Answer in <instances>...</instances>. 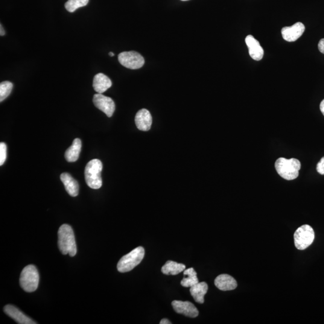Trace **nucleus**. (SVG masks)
<instances>
[{
    "instance_id": "3",
    "label": "nucleus",
    "mask_w": 324,
    "mask_h": 324,
    "mask_svg": "<svg viewBox=\"0 0 324 324\" xmlns=\"http://www.w3.org/2000/svg\"><path fill=\"white\" fill-rule=\"evenodd\" d=\"M102 169L103 165L100 160L93 159L87 163L85 169V179L90 188L99 189L101 188Z\"/></svg>"
},
{
    "instance_id": "21",
    "label": "nucleus",
    "mask_w": 324,
    "mask_h": 324,
    "mask_svg": "<svg viewBox=\"0 0 324 324\" xmlns=\"http://www.w3.org/2000/svg\"><path fill=\"white\" fill-rule=\"evenodd\" d=\"M89 0H68L66 2L65 8L69 12L73 13L78 8L86 6Z\"/></svg>"
},
{
    "instance_id": "17",
    "label": "nucleus",
    "mask_w": 324,
    "mask_h": 324,
    "mask_svg": "<svg viewBox=\"0 0 324 324\" xmlns=\"http://www.w3.org/2000/svg\"><path fill=\"white\" fill-rule=\"evenodd\" d=\"M208 289V285L206 282H201L191 287L190 292L195 302L203 304L204 303V296L207 294Z\"/></svg>"
},
{
    "instance_id": "25",
    "label": "nucleus",
    "mask_w": 324,
    "mask_h": 324,
    "mask_svg": "<svg viewBox=\"0 0 324 324\" xmlns=\"http://www.w3.org/2000/svg\"><path fill=\"white\" fill-rule=\"evenodd\" d=\"M318 49L319 51L324 54V39H322L320 41L319 43H318Z\"/></svg>"
},
{
    "instance_id": "29",
    "label": "nucleus",
    "mask_w": 324,
    "mask_h": 324,
    "mask_svg": "<svg viewBox=\"0 0 324 324\" xmlns=\"http://www.w3.org/2000/svg\"><path fill=\"white\" fill-rule=\"evenodd\" d=\"M109 54L110 57L114 56V54H113V52H109Z\"/></svg>"
},
{
    "instance_id": "5",
    "label": "nucleus",
    "mask_w": 324,
    "mask_h": 324,
    "mask_svg": "<svg viewBox=\"0 0 324 324\" xmlns=\"http://www.w3.org/2000/svg\"><path fill=\"white\" fill-rule=\"evenodd\" d=\"M20 287L27 293L36 291L39 283V274L37 268L33 265L25 267L20 274Z\"/></svg>"
},
{
    "instance_id": "20",
    "label": "nucleus",
    "mask_w": 324,
    "mask_h": 324,
    "mask_svg": "<svg viewBox=\"0 0 324 324\" xmlns=\"http://www.w3.org/2000/svg\"><path fill=\"white\" fill-rule=\"evenodd\" d=\"M183 279L181 282V285L184 287L191 288L199 283L197 277V273L194 268H190L184 271Z\"/></svg>"
},
{
    "instance_id": "14",
    "label": "nucleus",
    "mask_w": 324,
    "mask_h": 324,
    "mask_svg": "<svg viewBox=\"0 0 324 324\" xmlns=\"http://www.w3.org/2000/svg\"><path fill=\"white\" fill-rule=\"evenodd\" d=\"M215 284L218 290L223 291H232L237 287V282L235 279L226 274H220L216 277Z\"/></svg>"
},
{
    "instance_id": "19",
    "label": "nucleus",
    "mask_w": 324,
    "mask_h": 324,
    "mask_svg": "<svg viewBox=\"0 0 324 324\" xmlns=\"http://www.w3.org/2000/svg\"><path fill=\"white\" fill-rule=\"evenodd\" d=\"M186 269V265L176 262L168 261L162 268V272L166 275H177Z\"/></svg>"
},
{
    "instance_id": "28",
    "label": "nucleus",
    "mask_w": 324,
    "mask_h": 324,
    "mask_svg": "<svg viewBox=\"0 0 324 324\" xmlns=\"http://www.w3.org/2000/svg\"><path fill=\"white\" fill-rule=\"evenodd\" d=\"M0 29H1V31H0V35H1V36H3L5 34V31L4 30L3 27H2V25H0Z\"/></svg>"
},
{
    "instance_id": "10",
    "label": "nucleus",
    "mask_w": 324,
    "mask_h": 324,
    "mask_svg": "<svg viewBox=\"0 0 324 324\" xmlns=\"http://www.w3.org/2000/svg\"><path fill=\"white\" fill-rule=\"evenodd\" d=\"M305 30V25L302 22H297L291 27H285L282 29L283 38L288 42H295L302 36Z\"/></svg>"
},
{
    "instance_id": "27",
    "label": "nucleus",
    "mask_w": 324,
    "mask_h": 324,
    "mask_svg": "<svg viewBox=\"0 0 324 324\" xmlns=\"http://www.w3.org/2000/svg\"><path fill=\"white\" fill-rule=\"evenodd\" d=\"M160 324H171L172 323L170 322V321H169L167 319H163L162 320H161V321H160Z\"/></svg>"
},
{
    "instance_id": "23",
    "label": "nucleus",
    "mask_w": 324,
    "mask_h": 324,
    "mask_svg": "<svg viewBox=\"0 0 324 324\" xmlns=\"http://www.w3.org/2000/svg\"><path fill=\"white\" fill-rule=\"evenodd\" d=\"M7 158V145L4 142L0 143V165L4 164Z\"/></svg>"
},
{
    "instance_id": "2",
    "label": "nucleus",
    "mask_w": 324,
    "mask_h": 324,
    "mask_svg": "<svg viewBox=\"0 0 324 324\" xmlns=\"http://www.w3.org/2000/svg\"><path fill=\"white\" fill-rule=\"evenodd\" d=\"M275 168L277 173L283 179L293 180L299 177L301 163L297 159H287L280 157L276 160Z\"/></svg>"
},
{
    "instance_id": "4",
    "label": "nucleus",
    "mask_w": 324,
    "mask_h": 324,
    "mask_svg": "<svg viewBox=\"0 0 324 324\" xmlns=\"http://www.w3.org/2000/svg\"><path fill=\"white\" fill-rule=\"evenodd\" d=\"M145 255V250L142 247H136L132 252L122 256L117 264L119 272L126 273L132 270L141 263Z\"/></svg>"
},
{
    "instance_id": "16",
    "label": "nucleus",
    "mask_w": 324,
    "mask_h": 324,
    "mask_svg": "<svg viewBox=\"0 0 324 324\" xmlns=\"http://www.w3.org/2000/svg\"><path fill=\"white\" fill-rule=\"evenodd\" d=\"M60 179L68 194L71 197H77L79 194V185L77 180L68 173L61 174Z\"/></svg>"
},
{
    "instance_id": "6",
    "label": "nucleus",
    "mask_w": 324,
    "mask_h": 324,
    "mask_svg": "<svg viewBox=\"0 0 324 324\" xmlns=\"http://www.w3.org/2000/svg\"><path fill=\"white\" fill-rule=\"evenodd\" d=\"M294 243L297 249L305 250L313 243L315 232L311 226L304 224L296 230L294 235Z\"/></svg>"
},
{
    "instance_id": "9",
    "label": "nucleus",
    "mask_w": 324,
    "mask_h": 324,
    "mask_svg": "<svg viewBox=\"0 0 324 324\" xmlns=\"http://www.w3.org/2000/svg\"><path fill=\"white\" fill-rule=\"evenodd\" d=\"M172 306L177 314H182L190 318H196L199 315V311L194 304L189 302L174 300Z\"/></svg>"
},
{
    "instance_id": "22",
    "label": "nucleus",
    "mask_w": 324,
    "mask_h": 324,
    "mask_svg": "<svg viewBox=\"0 0 324 324\" xmlns=\"http://www.w3.org/2000/svg\"><path fill=\"white\" fill-rule=\"evenodd\" d=\"M13 84L9 81L2 82L0 84V102H2L10 95L12 91Z\"/></svg>"
},
{
    "instance_id": "18",
    "label": "nucleus",
    "mask_w": 324,
    "mask_h": 324,
    "mask_svg": "<svg viewBox=\"0 0 324 324\" xmlns=\"http://www.w3.org/2000/svg\"><path fill=\"white\" fill-rule=\"evenodd\" d=\"M82 143L81 139H75L73 144L65 153V158L69 162H75L79 158L81 150Z\"/></svg>"
},
{
    "instance_id": "13",
    "label": "nucleus",
    "mask_w": 324,
    "mask_h": 324,
    "mask_svg": "<svg viewBox=\"0 0 324 324\" xmlns=\"http://www.w3.org/2000/svg\"><path fill=\"white\" fill-rule=\"evenodd\" d=\"M135 121L137 128L145 132L151 128L153 122L152 116L147 109H142L137 112Z\"/></svg>"
},
{
    "instance_id": "8",
    "label": "nucleus",
    "mask_w": 324,
    "mask_h": 324,
    "mask_svg": "<svg viewBox=\"0 0 324 324\" xmlns=\"http://www.w3.org/2000/svg\"><path fill=\"white\" fill-rule=\"evenodd\" d=\"M93 102L96 108L104 112L108 117H111L115 109L114 102L111 98L98 93L93 97Z\"/></svg>"
},
{
    "instance_id": "30",
    "label": "nucleus",
    "mask_w": 324,
    "mask_h": 324,
    "mask_svg": "<svg viewBox=\"0 0 324 324\" xmlns=\"http://www.w3.org/2000/svg\"><path fill=\"white\" fill-rule=\"evenodd\" d=\"M181 1H188V0H181Z\"/></svg>"
},
{
    "instance_id": "24",
    "label": "nucleus",
    "mask_w": 324,
    "mask_h": 324,
    "mask_svg": "<svg viewBox=\"0 0 324 324\" xmlns=\"http://www.w3.org/2000/svg\"><path fill=\"white\" fill-rule=\"evenodd\" d=\"M317 169L318 173L321 175H324V157L318 163Z\"/></svg>"
},
{
    "instance_id": "15",
    "label": "nucleus",
    "mask_w": 324,
    "mask_h": 324,
    "mask_svg": "<svg viewBox=\"0 0 324 324\" xmlns=\"http://www.w3.org/2000/svg\"><path fill=\"white\" fill-rule=\"evenodd\" d=\"M112 81L104 74H98L93 79V88L99 94H102L112 86Z\"/></svg>"
},
{
    "instance_id": "26",
    "label": "nucleus",
    "mask_w": 324,
    "mask_h": 324,
    "mask_svg": "<svg viewBox=\"0 0 324 324\" xmlns=\"http://www.w3.org/2000/svg\"><path fill=\"white\" fill-rule=\"evenodd\" d=\"M320 109L321 112H322L323 114L324 115V99L322 102H321L320 104Z\"/></svg>"
},
{
    "instance_id": "11",
    "label": "nucleus",
    "mask_w": 324,
    "mask_h": 324,
    "mask_svg": "<svg viewBox=\"0 0 324 324\" xmlns=\"http://www.w3.org/2000/svg\"><path fill=\"white\" fill-rule=\"evenodd\" d=\"M246 43L249 48V53L254 60L259 61L263 58L264 51L261 47L259 41L257 40L252 35H249L246 38Z\"/></svg>"
},
{
    "instance_id": "1",
    "label": "nucleus",
    "mask_w": 324,
    "mask_h": 324,
    "mask_svg": "<svg viewBox=\"0 0 324 324\" xmlns=\"http://www.w3.org/2000/svg\"><path fill=\"white\" fill-rule=\"evenodd\" d=\"M58 245L60 252L64 255L75 256L77 252V248L72 227L69 224H63L58 230Z\"/></svg>"
},
{
    "instance_id": "7",
    "label": "nucleus",
    "mask_w": 324,
    "mask_h": 324,
    "mask_svg": "<svg viewBox=\"0 0 324 324\" xmlns=\"http://www.w3.org/2000/svg\"><path fill=\"white\" fill-rule=\"evenodd\" d=\"M119 63L130 69L141 68L145 63L144 57L135 51L122 52L118 55Z\"/></svg>"
},
{
    "instance_id": "12",
    "label": "nucleus",
    "mask_w": 324,
    "mask_h": 324,
    "mask_svg": "<svg viewBox=\"0 0 324 324\" xmlns=\"http://www.w3.org/2000/svg\"><path fill=\"white\" fill-rule=\"evenodd\" d=\"M4 312L13 320L19 324H36L37 323L26 316L25 315L20 311L18 309L12 305L4 306Z\"/></svg>"
}]
</instances>
